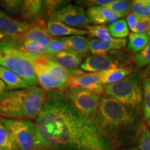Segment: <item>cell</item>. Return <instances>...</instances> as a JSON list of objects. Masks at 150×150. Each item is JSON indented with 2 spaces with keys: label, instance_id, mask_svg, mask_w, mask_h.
Masks as SVG:
<instances>
[{
  "label": "cell",
  "instance_id": "7",
  "mask_svg": "<svg viewBox=\"0 0 150 150\" xmlns=\"http://www.w3.org/2000/svg\"><path fill=\"white\" fill-rule=\"evenodd\" d=\"M131 61L128 54L120 50H112L104 55L90 56L81 65V70L88 73L104 72L110 69L123 67Z\"/></svg>",
  "mask_w": 150,
  "mask_h": 150
},
{
  "label": "cell",
  "instance_id": "10",
  "mask_svg": "<svg viewBox=\"0 0 150 150\" xmlns=\"http://www.w3.org/2000/svg\"><path fill=\"white\" fill-rule=\"evenodd\" d=\"M51 18L76 29L86 27L91 23L83 7L76 4L65 6Z\"/></svg>",
  "mask_w": 150,
  "mask_h": 150
},
{
  "label": "cell",
  "instance_id": "19",
  "mask_svg": "<svg viewBox=\"0 0 150 150\" xmlns=\"http://www.w3.org/2000/svg\"><path fill=\"white\" fill-rule=\"evenodd\" d=\"M0 79L6 85L8 91L25 88L30 86L18 75L1 66H0Z\"/></svg>",
  "mask_w": 150,
  "mask_h": 150
},
{
  "label": "cell",
  "instance_id": "42",
  "mask_svg": "<svg viewBox=\"0 0 150 150\" xmlns=\"http://www.w3.org/2000/svg\"><path fill=\"white\" fill-rule=\"evenodd\" d=\"M0 6H1V1H0Z\"/></svg>",
  "mask_w": 150,
  "mask_h": 150
},
{
  "label": "cell",
  "instance_id": "17",
  "mask_svg": "<svg viewBox=\"0 0 150 150\" xmlns=\"http://www.w3.org/2000/svg\"><path fill=\"white\" fill-rule=\"evenodd\" d=\"M86 31L91 37L96 38L99 40L112 42L125 47L127 45L126 39H116L111 36L108 28L105 25H88L86 27Z\"/></svg>",
  "mask_w": 150,
  "mask_h": 150
},
{
  "label": "cell",
  "instance_id": "23",
  "mask_svg": "<svg viewBox=\"0 0 150 150\" xmlns=\"http://www.w3.org/2000/svg\"><path fill=\"white\" fill-rule=\"evenodd\" d=\"M0 150H19L14 136L0 121Z\"/></svg>",
  "mask_w": 150,
  "mask_h": 150
},
{
  "label": "cell",
  "instance_id": "33",
  "mask_svg": "<svg viewBox=\"0 0 150 150\" xmlns=\"http://www.w3.org/2000/svg\"><path fill=\"white\" fill-rule=\"evenodd\" d=\"M150 29V17L147 18H138L136 24V33H145Z\"/></svg>",
  "mask_w": 150,
  "mask_h": 150
},
{
  "label": "cell",
  "instance_id": "6",
  "mask_svg": "<svg viewBox=\"0 0 150 150\" xmlns=\"http://www.w3.org/2000/svg\"><path fill=\"white\" fill-rule=\"evenodd\" d=\"M104 94L138 110L142 102V83L139 72L131 73L117 83L104 86Z\"/></svg>",
  "mask_w": 150,
  "mask_h": 150
},
{
  "label": "cell",
  "instance_id": "15",
  "mask_svg": "<svg viewBox=\"0 0 150 150\" xmlns=\"http://www.w3.org/2000/svg\"><path fill=\"white\" fill-rule=\"evenodd\" d=\"M47 56L52 61L65 68L69 70H76L82 64L84 56L69 50Z\"/></svg>",
  "mask_w": 150,
  "mask_h": 150
},
{
  "label": "cell",
  "instance_id": "14",
  "mask_svg": "<svg viewBox=\"0 0 150 150\" xmlns=\"http://www.w3.org/2000/svg\"><path fill=\"white\" fill-rule=\"evenodd\" d=\"M47 29L52 37H69L74 35H86L88 33L86 30L76 29L58 21L55 19H50L47 22Z\"/></svg>",
  "mask_w": 150,
  "mask_h": 150
},
{
  "label": "cell",
  "instance_id": "25",
  "mask_svg": "<svg viewBox=\"0 0 150 150\" xmlns=\"http://www.w3.org/2000/svg\"><path fill=\"white\" fill-rule=\"evenodd\" d=\"M65 4L66 1H52V0L43 1L41 19L44 22L45 19L50 20L57 11L63 8V6H64Z\"/></svg>",
  "mask_w": 150,
  "mask_h": 150
},
{
  "label": "cell",
  "instance_id": "3",
  "mask_svg": "<svg viewBox=\"0 0 150 150\" xmlns=\"http://www.w3.org/2000/svg\"><path fill=\"white\" fill-rule=\"evenodd\" d=\"M45 98L46 92L38 86L5 92L0 96V117L35 120Z\"/></svg>",
  "mask_w": 150,
  "mask_h": 150
},
{
  "label": "cell",
  "instance_id": "34",
  "mask_svg": "<svg viewBox=\"0 0 150 150\" xmlns=\"http://www.w3.org/2000/svg\"><path fill=\"white\" fill-rule=\"evenodd\" d=\"M138 17L134 13H130L127 16V24L128 25L129 29L132 31V33H136V24L138 20Z\"/></svg>",
  "mask_w": 150,
  "mask_h": 150
},
{
  "label": "cell",
  "instance_id": "37",
  "mask_svg": "<svg viewBox=\"0 0 150 150\" xmlns=\"http://www.w3.org/2000/svg\"><path fill=\"white\" fill-rule=\"evenodd\" d=\"M142 1L147 6L148 11H149L150 13V0H142Z\"/></svg>",
  "mask_w": 150,
  "mask_h": 150
},
{
  "label": "cell",
  "instance_id": "38",
  "mask_svg": "<svg viewBox=\"0 0 150 150\" xmlns=\"http://www.w3.org/2000/svg\"><path fill=\"white\" fill-rule=\"evenodd\" d=\"M6 36L0 31V41L4 40V39H6Z\"/></svg>",
  "mask_w": 150,
  "mask_h": 150
},
{
  "label": "cell",
  "instance_id": "20",
  "mask_svg": "<svg viewBox=\"0 0 150 150\" xmlns=\"http://www.w3.org/2000/svg\"><path fill=\"white\" fill-rule=\"evenodd\" d=\"M58 38L65 42L71 50L82 54L83 56L87 54L90 52L89 39L83 35H74Z\"/></svg>",
  "mask_w": 150,
  "mask_h": 150
},
{
  "label": "cell",
  "instance_id": "31",
  "mask_svg": "<svg viewBox=\"0 0 150 150\" xmlns=\"http://www.w3.org/2000/svg\"><path fill=\"white\" fill-rule=\"evenodd\" d=\"M134 61L140 67H143L150 64V40L147 45L140 53L135 55Z\"/></svg>",
  "mask_w": 150,
  "mask_h": 150
},
{
  "label": "cell",
  "instance_id": "21",
  "mask_svg": "<svg viewBox=\"0 0 150 150\" xmlns=\"http://www.w3.org/2000/svg\"><path fill=\"white\" fill-rule=\"evenodd\" d=\"M122 47L117 44L104 42L98 39H92L89 42V51L93 56L104 55L112 50H120Z\"/></svg>",
  "mask_w": 150,
  "mask_h": 150
},
{
  "label": "cell",
  "instance_id": "5",
  "mask_svg": "<svg viewBox=\"0 0 150 150\" xmlns=\"http://www.w3.org/2000/svg\"><path fill=\"white\" fill-rule=\"evenodd\" d=\"M0 66L18 75L30 86L38 85L29 56L20 48L14 39L0 41Z\"/></svg>",
  "mask_w": 150,
  "mask_h": 150
},
{
  "label": "cell",
  "instance_id": "30",
  "mask_svg": "<svg viewBox=\"0 0 150 150\" xmlns=\"http://www.w3.org/2000/svg\"><path fill=\"white\" fill-rule=\"evenodd\" d=\"M22 1L21 0H5L1 1V5L5 11L11 15L16 16L20 13Z\"/></svg>",
  "mask_w": 150,
  "mask_h": 150
},
{
  "label": "cell",
  "instance_id": "24",
  "mask_svg": "<svg viewBox=\"0 0 150 150\" xmlns=\"http://www.w3.org/2000/svg\"><path fill=\"white\" fill-rule=\"evenodd\" d=\"M112 37L116 39H125L129 35V29L126 20L122 19L110 24L107 27Z\"/></svg>",
  "mask_w": 150,
  "mask_h": 150
},
{
  "label": "cell",
  "instance_id": "13",
  "mask_svg": "<svg viewBox=\"0 0 150 150\" xmlns=\"http://www.w3.org/2000/svg\"><path fill=\"white\" fill-rule=\"evenodd\" d=\"M90 21L95 25H104V24L117 21L121 17L109 9L102 6L88 7L86 11Z\"/></svg>",
  "mask_w": 150,
  "mask_h": 150
},
{
  "label": "cell",
  "instance_id": "39",
  "mask_svg": "<svg viewBox=\"0 0 150 150\" xmlns=\"http://www.w3.org/2000/svg\"><path fill=\"white\" fill-rule=\"evenodd\" d=\"M146 121H147L148 126H149V127L150 128V117H148L147 119H146Z\"/></svg>",
  "mask_w": 150,
  "mask_h": 150
},
{
  "label": "cell",
  "instance_id": "1",
  "mask_svg": "<svg viewBox=\"0 0 150 150\" xmlns=\"http://www.w3.org/2000/svg\"><path fill=\"white\" fill-rule=\"evenodd\" d=\"M36 150H110L112 142L61 91L46 92L36 119Z\"/></svg>",
  "mask_w": 150,
  "mask_h": 150
},
{
  "label": "cell",
  "instance_id": "29",
  "mask_svg": "<svg viewBox=\"0 0 150 150\" xmlns=\"http://www.w3.org/2000/svg\"><path fill=\"white\" fill-rule=\"evenodd\" d=\"M139 150H150V131L145 125L141 124L138 131Z\"/></svg>",
  "mask_w": 150,
  "mask_h": 150
},
{
  "label": "cell",
  "instance_id": "26",
  "mask_svg": "<svg viewBox=\"0 0 150 150\" xmlns=\"http://www.w3.org/2000/svg\"><path fill=\"white\" fill-rule=\"evenodd\" d=\"M105 8L109 9L115 13L117 14L121 18L126 16L131 12V1H125V0H112L107 4L102 6Z\"/></svg>",
  "mask_w": 150,
  "mask_h": 150
},
{
  "label": "cell",
  "instance_id": "4",
  "mask_svg": "<svg viewBox=\"0 0 150 150\" xmlns=\"http://www.w3.org/2000/svg\"><path fill=\"white\" fill-rule=\"evenodd\" d=\"M32 63L38 83L44 91H63L70 88L71 80L83 73L81 70H69L52 61L47 56L27 54Z\"/></svg>",
  "mask_w": 150,
  "mask_h": 150
},
{
  "label": "cell",
  "instance_id": "27",
  "mask_svg": "<svg viewBox=\"0 0 150 150\" xmlns=\"http://www.w3.org/2000/svg\"><path fill=\"white\" fill-rule=\"evenodd\" d=\"M142 98L143 112L146 120L150 117V77H146L142 81Z\"/></svg>",
  "mask_w": 150,
  "mask_h": 150
},
{
  "label": "cell",
  "instance_id": "32",
  "mask_svg": "<svg viewBox=\"0 0 150 150\" xmlns=\"http://www.w3.org/2000/svg\"><path fill=\"white\" fill-rule=\"evenodd\" d=\"M131 11L140 18L150 17V13L147 6L144 4L142 0H135L131 1Z\"/></svg>",
  "mask_w": 150,
  "mask_h": 150
},
{
  "label": "cell",
  "instance_id": "35",
  "mask_svg": "<svg viewBox=\"0 0 150 150\" xmlns=\"http://www.w3.org/2000/svg\"><path fill=\"white\" fill-rule=\"evenodd\" d=\"M112 0H91V1H79V2H81L83 5L88 6L89 7L91 6H104L107 4L110 3Z\"/></svg>",
  "mask_w": 150,
  "mask_h": 150
},
{
  "label": "cell",
  "instance_id": "40",
  "mask_svg": "<svg viewBox=\"0 0 150 150\" xmlns=\"http://www.w3.org/2000/svg\"><path fill=\"white\" fill-rule=\"evenodd\" d=\"M147 36L149 37V38L150 39V29L149 30V31H148V32L147 33Z\"/></svg>",
  "mask_w": 150,
  "mask_h": 150
},
{
  "label": "cell",
  "instance_id": "36",
  "mask_svg": "<svg viewBox=\"0 0 150 150\" xmlns=\"http://www.w3.org/2000/svg\"><path fill=\"white\" fill-rule=\"evenodd\" d=\"M7 91H8V90L6 85L0 79V96H1L5 92Z\"/></svg>",
  "mask_w": 150,
  "mask_h": 150
},
{
  "label": "cell",
  "instance_id": "28",
  "mask_svg": "<svg viewBox=\"0 0 150 150\" xmlns=\"http://www.w3.org/2000/svg\"><path fill=\"white\" fill-rule=\"evenodd\" d=\"M69 50L70 49L63 41L59 40V38H52L49 42L45 52L43 55L52 56Z\"/></svg>",
  "mask_w": 150,
  "mask_h": 150
},
{
  "label": "cell",
  "instance_id": "16",
  "mask_svg": "<svg viewBox=\"0 0 150 150\" xmlns=\"http://www.w3.org/2000/svg\"><path fill=\"white\" fill-rule=\"evenodd\" d=\"M42 1L41 0H25L22 1L20 16L23 21L29 24H33L41 19L42 10Z\"/></svg>",
  "mask_w": 150,
  "mask_h": 150
},
{
  "label": "cell",
  "instance_id": "22",
  "mask_svg": "<svg viewBox=\"0 0 150 150\" xmlns=\"http://www.w3.org/2000/svg\"><path fill=\"white\" fill-rule=\"evenodd\" d=\"M149 38L145 33H131L129 35L128 49L131 53L137 54L147 45Z\"/></svg>",
  "mask_w": 150,
  "mask_h": 150
},
{
  "label": "cell",
  "instance_id": "12",
  "mask_svg": "<svg viewBox=\"0 0 150 150\" xmlns=\"http://www.w3.org/2000/svg\"><path fill=\"white\" fill-rule=\"evenodd\" d=\"M70 87H79L96 93L100 96L104 93V87L101 82L99 72L82 73L76 75L71 80Z\"/></svg>",
  "mask_w": 150,
  "mask_h": 150
},
{
  "label": "cell",
  "instance_id": "11",
  "mask_svg": "<svg viewBox=\"0 0 150 150\" xmlns=\"http://www.w3.org/2000/svg\"><path fill=\"white\" fill-rule=\"evenodd\" d=\"M31 24L17 20L0 11V31L11 39H18L29 29Z\"/></svg>",
  "mask_w": 150,
  "mask_h": 150
},
{
  "label": "cell",
  "instance_id": "9",
  "mask_svg": "<svg viewBox=\"0 0 150 150\" xmlns=\"http://www.w3.org/2000/svg\"><path fill=\"white\" fill-rule=\"evenodd\" d=\"M0 121L14 136L19 150H36V126L35 122L3 117H0Z\"/></svg>",
  "mask_w": 150,
  "mask_h": 150
},
{
  "label": "cell",
  "instance_id": "2",
  "mask_svg": "<svg viewBox=\"0 0 150 150\" xmlns=\"http://www.w3.org/2000/svg\"><path fill=\"white\" fill-rule=\"evenodd\" d=\"M138 111L104 95L101 99L94 122L112 142H122L138 134L142 124Z\"/></svg>",
  "mask_w": 150,
  "mask_h": 150
},
{
  "label": "cell",
  "instance_id": "18",
  "mask_svg": "<svg viewBox=\"0 0 150 150\" xmlns=\"http://www.w3.org/2000/svg\"><path fill=\"white\" fill-rule=\"evenodd\" d=\"M132 72L133 70L130 67H123L110 69L104 72H99V74L100 76L102 84L103 86H106L117 83L120 81L124 79L130 75Z\"/></svg>",
  "mask_w": 150,
  "mask_h": 150
},
{
  "label": "cell",
  "instance_id": "41",
  "mask_svg": "<svg viewBox=\"0 0 150 150\" xmlns=\"http://www.w3.org/2000/svg\"><path fill=\"white\" fill-rule=\"evenodd\" d=\"M128 150H139V149H138V148H133V149H128Z\"/></svg>",
  "mask_w": 150,
  "mask_h": 150
},
{
  "label": "cell",
  "instance_id": "8",
  "mask_svg": "<svg viewBox=\"0 0 150 150\" xmlns=\"http://www.w3.org/2000/svg\"><path fill=\"white\" fill-rule=\"evenodd\" d=\"M80 113L94 121L101 97L96 93L79 87H70L62 91Z\"/></svg>",
  "mask_w": 150,
  "mask_h": 150
}]
</instances>
